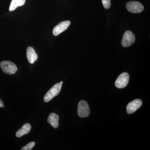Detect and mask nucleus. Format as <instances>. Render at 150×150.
Returning a JSON list of instances; mask_svg holds the SVG:
<instances>
[{"label":"nucleus","mask_w":150,"mask_h":150,"mask_svg":"<svg viewBox=\"0 0 150 150\" xmlns=\"http://www.w3.org/2000/svg\"><path fill=\"white\" fill-rule=\"evenodd\" d=\"M62 84L61 83L54 85L45 94L43 100L44 102L47 103L50 101L55 96H57L61 91Z\"/></svg>","instance_id":"nucleus-1"},{"label":"nucleus","mask_w":150,"mask_h":150,"mask_svg":"<svg viewBox=\"0 0 150 150\" xmlns=\"http://www.w3.org/2000/svg\"><path fill=\"white\" fill-rule=\"evenodd\" d=\"M0 66L3 71L8 74H13L18 70L16 65L10 61H3L1 62Z\"/></svg>","instance_id":"nucleus-2"},{"label":"nucleus","mask_w":150,"mask_h":150,"mask_svg":"<svg viewBox=\"0 0 150 150\" xmlns=\"http://www.w3.org/2000/svg\"><path fill=\"white\" fill-rule=\"evenodd\" d=\"M90 110L88 103L82 100L79 102L78 105L77 113L81 118H86L89 115Z\"/></svg>","instance_id":"nucleus-3"},{"label":"nucleus","mask_w":150,"mask_h":150,"mask_svg":"<svg viewBox=\"0 0 150 150\" xmlns=\"http://www.w3.org/2000/svg\"><path fill=\"white\" fill-rule=\"evenodd\" d=\"M126 8L129 12L134 13H140L144 10V6L143 4L137 1H131L127 3Z\"/></svg>","instance_id":"nucleus-4"},{"label":"nucleus","mask_w":150,"mask_h":150,"mask_svg":"<svg viewBox=\"0 0 150 150\" xmlns=\"http://www.w3.org/2000/svg\"><path fill=\"white\" fill-rule=\"evenodd\" d=\"M135 40L136 38L133 32L130 30H126L123 34L121 45L124 47H129L135 42Z\"/></svg>","instance_id":"nucleus-5"},{"label":"nucleus","mask_w":150,"mask_h":150,"mask_svg":"<svg viewBox=\"0 0 150 150\" xmlns=\"http://www.w3.org/2000/svg\"><path fill=\"white\" fill-rule=\"evenodd\" d=\"M129 80L128 73L123 72L120 75L115 81V86L117 88H123L126 86Z\"/></svg>","instance_id":"nucleus-6"},{"label":"nucleus","mask_w":150,"mask_h":150,"mask_svg":"<svg viewBox=\"0 0 150 150\" xmlns=\"http://www.w3.org/2000/svg\"><path fill=\"white\" fill-rule=\"evenodd\" d=\"M71 22L69 21L61 22L54 28L53 30V35L55 36L59 35L60 33L67 30Z\"/></svg>","instance_id":"nucleus-7"},{"label":"nucleus","mask_w":150,"mask_h":150,"mask_svg":"<svg viewBox=\"0 0 150 150\" xmlns=\"http://www.w3.org/2000/svg\"><path fill=\"white\" fill-rule=\"evenodd\" d=\"M142 105L141 99H137L129 103L126 107V110L128 114H132L139 109Z\"/></svg>","instance_id":"nucleus-8"},{"label":"nucleus","mask_w":150,"mask_h":150,"mask_svg":"<svg viewBox=\"0 0 150 150\" xmlns=\"http://www.w3.org/2000/svg\"><path fill=\"white\" fill-rule=\"evenodd\" d=\"M26 56L28 62L31 64H33L37 61L38 57L34 49L30 46H29L27 48Z\"/></svg>","instance_id":"nucleus-9"},{"label":"nucleus","mask_w":150,"mask_h":150,"mask_svg":"<svg viewBox=\"0 0 150 150\" xmlns=\"http://www.w3.org/2000/svg\"><path fill=\"white\" fill-rule=\"evenodd\" d=\"M59 115L54 112H52L48 116L47 121L48 123L55 129H57L59 125Z\"/></svg>","instance_id":"nucleus-10"},{"label":"nucleus","mask_w":150,"mask_h":150,"mask_svg":"<svg viewBox=\"0 0 150 150\" xmlns=\"http://www.w3.org/2000/svg\"><path fill=\"white\" fill-rule=\"evenodd\" d=\"M31 125L29 123H25L20 129H19L16 133L18 138H20L25 134H28L31 130Z\"/></svg>","instance_id":"nucleus-11"},{"label":"nucleus","mask_w":150,"mask_h":150,"mask_svg":"<svg viewBox=\"0 0 150 150\" xmlns=\"http://www.w3.org/2000/svg\"><path fill=\"white\" fill-rule=\"evenodd\" d=\"M25 0H12L10 6L9 11H12L18 7L23 6L25 3Z\"/></svg>","instance_id":"nucleus-12"},{"label":"nucleus","mask_w":150,"mask_h":150,"mask_svg":"<svg viewBox=\"0 0 150 150\" xmlns=\"http://www.w3.org/2000/svg\"><path fill=\"white\" fill-rule=\"evenodd\" d=\"M35 143L34 142H30L22 148L21 150H31L32 148L35 146Z\"/></svg>","instance_id":"nucleus-13"},{"label":"nucleus","mask_w":150,"mask_h":150,"mask_svg":"<svg viewBox=\"0 0 150 150\" xmlns=\"http://www.w3.org/2000/svg\"><path fill=\"white\" fill-rule=\"evenodd\" d=\"M102 3L105 8V9L110 8L111 6V0H102Z\"/></svg>","instance_id":"nucleus-14"},{"label":"nucleus","mask_w":150,"mask_h":150,"mask_svg":"<svg viewBox=\"0 0 150 150\" xmlns=\"http://www.w3.org/2000/svg\"><path fill=\"white\" fill-rule=\"evenodd\" d=\"M4 103L0 99V107L4 108Z\"/></svg>","instance_id":"nucleus-15"}]
</instances>
